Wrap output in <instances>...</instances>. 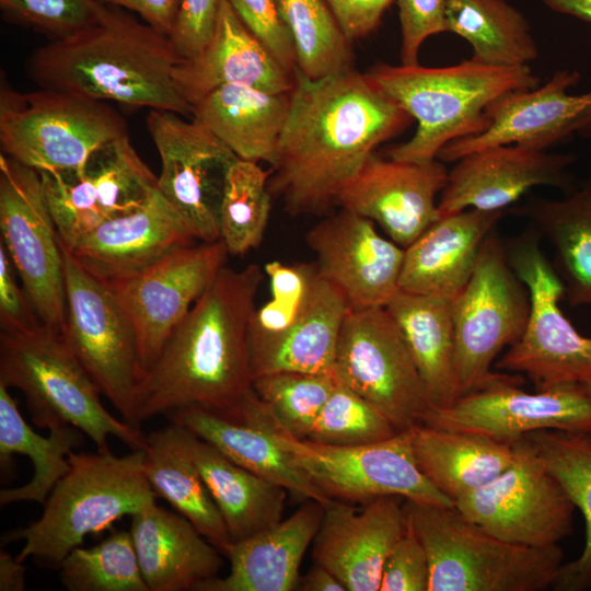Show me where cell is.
I'll use <instances>...</instances> for the list:
<instances>
[{"label":"cell","instance_id":"cell-1","mask_svg":"<svg viewBox=\"0 0 591 591\" xmlns=\"http://www.w3.org/2000/svg\"><path fill=\"white\" fill-rule=\"evenodd\" d=\"M290 96L268 187L291 216L327 213L375 149L414 121L356 69L321 80L297 71Z\"/></svg>","mask_w":591,"mask_h":591},{"label":"cell","instance_id":"cell-2","mask_svg":"<svg viewBox=\"0 0 591 591\" xmlns=\"http://www.w3.org/2000/svg\"><path fill=\"white\" fill-rule=\"evenodd\" d=\"M264 274L223 267L139 379L135 418L200 406L224 409L253 390L248 328Z\"/></svg>","mask_w":591,"mask_h":591},{"label":"cell","instance_id":"cell-3","mask_svg":"<svg viewBox=\"0 0 591 591\" xmlns=\"http://www.w3.org/2000/svg\"><path fill=\"white\" fill-rule=\"evenodd\" d=\"M183 59L170 36L104 4L89 26L38 47L27 69L40 88L192 116L173 80Z\"/></svg>","mask_w":591,"mask_h":591},{"label":"cell","instance_id":"cell-4","mask_svg":"<svg viewBox=\"0 0 591 591\" xmlns=\"http://www.w3.org/2000/svg\"><path fill=\"white\" fill-rule=\"evenodd\" d=\"M367 74L417 121L409 140L387 150V158L409 162L433 161L448 143L484 131L491 103L540 81L529 66L473 58L447 67L379 62Z\"/></svg>","mask_w":591,"mask_h":591},{"label":"cell","instance_id":"cell-5","mask_svg":"<svg viewBox=\"0 0 591 591\" xmlns=\"http://www.w3.org/2000/svg\"><path fill=\"white\" fill-rule=\"evenodd\" d=\"M69 471L47 497L40 518L2 536L1 543L23 540L16 559L59 569L63 558L88 535L111 528L155 503L159 497L144 472V450L123 456L109 451L68 455Z\"/></svg>","mask_w":591,"mask_h":591},{"label":"cell","instance_id":"cell-6","mask_svg":"<svg viewBox=\"0 0 591 591\" xmlns=\"http://www.w3.org/2000/svg\"><path fill=\"white\" fill-rule=\"evenodd\" d=\"M408 528L422 544L430 569L428 591H542L552 589L564 552L507 542L455 507L405 500Z\"/></svg>","mask_w":591,"mask_h":591},{"label":"cell","instance_id":"cell-7","mask_svg":"<svg viewBox=\"0 0 591 591\" xmlns=\"http://www.w3.org/2000/svg\"><path fill=\"white\" fill-rule=\"evenodd\" d=\"M0 383L24 394L38 428L74 426L100 452L109 451V436L131 450L146 448L147 436L104 407L97 385L62 334L48 325L0 332Z\"/></svg>","mask_w":591,"mask_h":591},{"label":"cell","instance_id":"cell-8","mask_svg":"<svg viewBox=\"0 0 591 591\" xmlns=\"http://www.w3.org/2000/svg\"><path fill=\"white\" fill-rule=\"evenodd\" d=\"M125 135L126 120L104 101L45 88L20 92L1 81L2 153L37 172L76 169Z\"/></svg>","mask_w":591,"mask_h":591},{"label":"cell","instance_id":"cell-9","mask_svg":"<svg viewBox=\"0 0 591 591\" xmlns=\"http://www.w3.org/2000/svg\"><path fill=\"white\" fill-rule=\"evenodd\" d=\"M530 225L505 243L508 260L525 285L530 314L520 339L495 363L524 373L542 391L591 382V337L581 335L559 306L564 283Z\"/></svg>","mask_w":591,"mask_h":591},{"label":"cell","instance_id":"cell-10","mask_svg":"<svg viewBox=\"0 0 591 591\" xmlns=\"http://www.w3.org/2000/svg\"><path fill=\"white\" fill-rule=\"evenodd\" d=\"M529 314L528 288L495 228L483 242L470 280L452 300L460 396L513 379L491 368L498 355L520 339Z\"/></svg>","mask_w":591,"mask_h":591},{"label":"cell","instance_id":"cell-11","mask_svg":"<svg viewBox=\"0 0 591 591\" xmlns=\"http://www.w3.org/2000/svg\"><path fill=\"white\" fill-rule=\"evenodd\" d=\"M335 374L398 431L433 408L407 344L385 308L349 309L338 337Z\"/></svg>","mask_w":591,"mask_h":591},{"label":"cell","instance_id":"cell-12","mask_svg":"<svg viewBox=\"0 0 591 591\" xmlns=\"http://www.w3.org/2000/svg\"><path fill=\"white\" fill-rule=\"evenodd\" d=\"M66 322L62 336L121 419L139 428L135 396L139 380L132 326L108 287L85 271L61 241Z\"/></svg>","mask_w":591,"mask_h":591},{"label":"cell","instance_id":"cell-13","mask_svg":"<svg viewBox=\"0 0 591 591\" xmlns=\"http://www.w3.org/2000/svg\"><path fill=\"white\" fill-rule=\"evenodd\" d=\"M278 439L297 466L331 499L367 503L380 497L454 507L417 465L410 431L361 445L300 440L280 427Z\"/></svg>","mask_w":591,"mask_h":591},{"label":"cell","instance_id":"cell-14","mask_svg":"<svg viewBox=\"0 0 591 591\" xmlns=\"http://www.w3.org/2000/svg\"><path fill=\"white\" fill-rule=\"evenodd\" d=\"M0 232L39 321L62 333L63 253L42 177L4 153L0 154Z\"/></svg>","mask_w":591,"mask_h":591},{"label":"cell","instance_id":"cell-15","mask_svg":"<svg viewBox=\"0 0 591 591\" xmlns=\"http://www.w3.org/2000/svg\"><path fill=\"white\" fill-rule=\"evenodd\" d=\"M514 460L499 476L454 507L494 535L519 545H558L573 531L575 505L526 438L513 441Z\"/></svg>","mask_w":591,"mask_h":591},{"label":"cell","instance_id":"cell-16","mask_svg":"<svg viewBox=\"0 0 591 591\" xmlns=\"http://www.w3.org/2000/svg\"><path fill=\"white\" fill-rule=\"evenodd\" d=\"M38 173L58 234L69 250L102 223L141 207L158 179L129 135L102 144L76 169Z\"/></svg>","mask_w":591,"mask_h":591},{"label":"cell","instance_id":"cell-17","mask_svg":"<svg viewBox=\"0 0 591 591\" xmlns=\"http://www.w3.org/2000/svg\"><path fill=\"white\" fill-rule=\"evenodd\" d=\"M228 254L221 240L192 244L135 275L105 283L132 326L139 379L224 267Z\"/></svg>","mask_w":591,"mask_h":591},{"label":"cell","instance_id":"cell-18","mask_svg":"<svg viewBox=\"0 0 591 591\" xmlns=\"http://www.w3.org/2000/svg\"><path fill=\"white\" fill-rule=\"evenodd\" d=\"M146 124L161 161L158 190L198 241H219L224 176L237 157L204 125L174 112L150 109Z\"/></svg>","mask_w":591,"mask_h":591},{"label":"cell","instance_id":"cell-19","mask_svg":"<svg viewBox=\"0 0 591 591\" xmlns=\"http://www.w3.org/2000/svg\"><path fill=\"white\" fill-rule=\"evenodd\" d=\"M577 70H558L543 85L519 90L487 108L488 127L442 148L438 160L454 163L472 152L499 144L549 150L575 137H591V90L571 94L580 81Z\"/></svg>","mask_w":591,"mask_h":591},{"label":"cell","instance_id":"cell-20","mask_svg":"<svg viewBox=\"0 0 591 591\" xmlns=\"http://www.w3.org/2000/svg\"><path fill=\"white\" fill-rule=\"evenodd\" d=\"M424 425L514 441L540 430L591 433V397L582 384L529 393L515 378L432 408Z\"/></svg>","mask_w":591,"mask_h":591},{"label":"cell","instance_id":"cell-21","mask_svg":"<svg viewBox=\"0 0 591 591\" xmlns=\"http://www.w3.org/2000/svg\"><path fill=\"white\" fill-rule=\"evenodd\" d=\"M306 244L317 273L349 309L384 308L401 290L405 250L381 236L366 217L340 208L306 233Z\"/></svg>","mask_w":591,"mask_h":591},{"label":"cell","instance_id":"cell-22","mask_svg":"<svg viewBox=\"0 0 591 591\" xmlns=\"http://www.w3.org/2000/svg\"><path fill=\"white\" fill-rule=\"evenodd\" d=\"M573 153L499 144L466 154L454 162L440 194V216L465 209L506 210L536 186L572 190Z\"/></svg>","mask_w":591,"mask_h":591},{"label":"cell","instance_id":"cell-23","mask_svg":"<svg viewBox=\"0 0 591 591\" xmlns=\"http://www.w3.org/2000/svg\"><path fill=\"white\" fill-rule=\"evenodd\" d=\"M448 175L438 159L409 162L373 153L343 186L336 206L376 222L406 248L440 217L437 196Z\"/></svg>","mask_w":591,"mask_h":591},{"label":"cell","instance_id":"cell-24","mask_svg":"<svg viewBox=\"0 0 591 591\" xmlns=\"http://www.w3.org/2000/svg\"><path fill=\"white\" fill-rule=\"evenodd\" d=\"M239 465L271 480L292 495L320 502L331 499L293 462L278 439V424L254 389L236 405L224 408L189 406L167 414Z\"/></svg>","mask_w":591,"mask_h":591},{"label":"cell","instance_id":"cell-25","mask_svg":"<svg viewBox=\"0 0 591 591\" xmlns=\"http://www.w3.org/2000/svg\"><path fill=\"white\" fill-rule=\"evenodd\" d=\"M398 499L380 497L361 511L333 499L313 541L314 563L329 570L347 591H380L385 560L407 528Z\"/></svg>","mask_w":591,"mask_h":591},{"label":"cell","instance_id":"cell-26","mask_svg":"<svg viewBox=\"0 0 591 591\" xmlns=\"http://www.w3.org/2000/svg\"><path fill=\"white\" fill-rule=\"evenodd\" d=\"M195 241L187 222L155 188L141 207L102 223L73 248H67L85 271L108 283L135 275Z\"/></svg>","mask_w":591,"mask_h":591},{"label":"cell","instance_id":"cell-27","mask_svg":"<svg viewBox=\"0 0 591 591\" xmlns=\"http://www.w3.org/2000/svg\"><path fill=\"white\" fill-rule=\"evenodd\" d=\"M349 306L314 265L305 297L278 331L248 334L252 378L294 371L335 375L336 349Z\"/></svg>","mask_w":591,"mask_h":591},{"label":"cell","instance_id":"cell-28","mask_svg":"<svg viewBox=\"0 0 591 591\" xmlns=\"http://www.w3.org/2000/svg\"><path fill=\"white\" fill-rule=\"evenodd\" d=\"M178 93L193 107L213 90L242 84L273 93H289L294 76L247 30L229 0H221L208 43L173 71Z\"/></svg>","mask_w":591,"mask_h":591},{"label":"cell","instance_id":"cell-29","mask_svg":"<svg viewBox=\"0 0 591 591\" xmlns=\"http://www.w3.org/2000/svg\"><path fill=\"white\" fill-rule=\"evenodd\" d=\"M324 507L308 500L271 528L218 549L230 571L201 582L195 591H291L298 589L303 556L313 543Z\"/></svg>","mask_w":591,"mask_h":591},{"label":"cell","instance_id":"cell-30","mask_svg":"<svg viewBox=\"0 0 591 591\" xmlns=\"http://www.w3.org/2000/svg\"><path fill=\"white\" fill-rule=\"evenodd\" d=\"M505 212L470 208L440 216L404 248L399 289L453 300L470 280L484 240Z\"/></svg>","mask_w":591,"mask_h":591},{"label":"cell","instance_id":"cell-31","mask_svg":"<svg viewBox=\"0 0 591 591\" xmlns=\"http://www.w3.org/2000/svg\"><path fill=\"white\" fill-rule=\"evenodd\" d=\"M130 533L149 591L196 590L222 566L215 544L185 517L157 502L131 515Z\"/></svg>","mask_w":591,"mask_h":591},{"label":"cell","instance_id":"cell-32","mask_svg":"<svg viewBox=\"0 0 591 591\" xmlns=\"http://www.w3.org/2000/svg\"><path fill=\"white\" fill-rule=\"evenodd\" d=\"M290 94L225 84L195 104L192 116L239 159L271 165L288 118Z\"/></svg>","mask_w":591,"mask_h":591},{"label":"cell","instance_id":"cell-33","mask_svg":"<svg viewBox=\"0 0 591 591\" xmlns=\"http://www.w3.org/2000/svg\"><path fill=\"white\" fill-rule=\"evenodd\" d=\"M409 431L420 471L454 505L490 483L514 460L513 441L424 424Z\"/></svg>","mask_w":591,"mask_h":591},{"label":"cell","instance_id":"cell-34","mask_svg":"<svg viewBox=\"0 0 591 591\" xmlns=\"http://www.w3.org/2000/svg\"><path fill=\"white\" fill-rule=\"evenodd\" d=\"M188 447L230 541L246 538L282 520L286 488L239 465L192 431Z\"/></svg>","mask_w":591,"mask_h":591},{"label":"cell","instance_id":"cell-35","mask_svg":"<svg viewBox=\"0 0 591 591\" xmlns=\"http://www.w3.org/2000/svg\"><path fill=\"white\" fill-rule=\"evenodd\" d=\"M398 326L433 408L460 397L452 299L399 290L384 306Z\"/></svg>","mask_w":591,"mask_h":591},{"label":"cell","instance_id":"cell-36","mask_svg":"<svg viewBox=\"0 0 591 591\" xmlns=\"http://www.w3.org/2000/svg\"><path fill=\"white\" fill-rule=\"evenodd\" d=\"M555 253V269L571 306H591V164L559 199L535 198L514 209Z\"/></svg>","mask_w":591,"mask_h":591},{"label":"cell","instance_id":"cell-37","mask_svg":"<svg viewBox=\"0 0 591 591\" xmlns=\"http://www.w3.org/2000/svg\"><path fill=\"white\" fill-rule=\"evenodd\" d=\"M189 430L172 422L147 436L144 472L159 497L218 548L230 542L223 519L188 447Z\"/></svg>","mask_w":591,"mask_h":591},{"label":"cell","instance_id":"cell-38","mask_svg":"<svg viewBox=\"0 0 591 591\" xmlns=\"http://www.w3.org/2000/svg\"><path fill=\"white\" fill-rule=\"evenodd\" d=\"M84 433L71 425L55 426L49 436L35 432L22 417L9 389L0 383V466L12 472L13 456H27L34 468L24 485L0 490L1 507L15 502L44 505L55 485L70 468L68 455L84 443Z\"/></svg>","mask_w":591,"mask_h":591},{"label":"cell","instance_id":"cell-39","mask_svg":"<svg viewBox=\"0 0 591 591\" xmlns=\"http://www.w3.org/2000/svg\"><path fill=\"white\" fill-rule=\"evenodd\" d=\"M448 32L465 39L473 59L494 66H529L538 57L531 26L506 0H451Z\"/></svg>","mask_w":591,"mask_h":591},{"label":"cell","instance_id":"cell-40","mask_svg":"<svg viewBox=\"0 0 591 591\" xmlns=\"http://www.w3.org/2000/svg\"><path fill=\"white\" fill-rule=\"evenodd\" d=\"M560 484L586 523L584 547L578 558L564 563L552 587L559 591L591 589V434L540 430L525 436Z\"/></svg>","mask_w":591,"mask_h":591},{"label":"cell","instance_id":"cell-41","mask_svg":"<svg viewBox=\"0 0 591 591\" xmlns=\"http://www.w3.org/2000/svg\"><path fill=\"white\" fill-rule=\"evenodd\" d=\"M279 4L302 77L321 80L354 69L351 42L325 0H279Z\"/></svg>","mask_w":591,"mask_h":591},{"label":"cell","instance_id":"cell-42","mask_svg":"<svg viewBox=\"0 0 591 591\" xmlns=\"http://www.w3.org/2000/svg\"><path fill=\"white\" fill-rule=\"evenodd\" d=\"M270 171L236 158L227 169L220 204V240L230 255L241 256L263 240L270 213Z\"/></svg>","mask_w":591,"mask_h":591},{"label":"cell","instance_id":"cell-43","mask_svg":"<svg viewBox=\"0 0 591 591\" xmlns=\"http://www.w3.org/2000/svg\"><path fill=\"white\" fill-rule=\"evenodd\" d=\"M58 571L69 591H149L130 531H116L93 547L73 548Z\"/></svg>","mask_w":591,"mask_h":591},{"label":"cell","instance_id":"cell-44","mask_svg":"<svg viewBox=\"0 0 591 591\" xmlns=\"http://www.w3.org/2000/svg\"><path fill=\"white\" fill-rule=\"evenodd\" d=\"M338 380L335 375L280 371L253 379V389L279 427L305 440Z\"/></svg>","mask_w":591,"mask_h":591},{"label":"cell","instance_id":"cell-45","mask_svg":"<svg viewBox=\"0 0 591 591\" xmlns=\"http://www.w3.org/2000/svg\"><path fill=\"white\" fill-rule=\"evenodd\" d=\"M399 432L371 403L338 382L305 440L331 445H361Z\"/></svg>","mask_w":591,"mask_h":591},{"label":"cell","instance_id":"cell-46","mask_svg":"<svg viewBox=\"0 0 591 591\" xmlns=\"http://www.w3.org/2000/svg\"><path fill=\"white\" fill-rule=\"evenodd\" d=\"M104 3L99 0H0L3 16L59 39L92 24Z\"/></svg>","mask_w":591,"mask_h":591},{"label":"cell","instance_id":"cell-47","mask_svg":"<svg viewBox=\"0 0 591 591\" xmlns=\"http://www.w3.org/2000/svg\"><path fill=\"white\" fill-rule=\"evenodd\" d=\"M247 30L291 74L297 72L296 50L279 0H229Z\"/></svg>","mask_w":591,"mask_h":591},{"label":"cell","instance_id":"cell-48","mask_svg":"<svg viewBox=\"0 0 591 591\" xmlns=\"http://www.w3.org/2000/svg\"><path fill=\"white\" fill-rule=\"evenodd\" d=\"M451 0H396L401 24V63H419L424 42L448 32V9Z\"/></svg>","mask_w":591,"mask_h":591},{"label":"cell","instance_id":"cell-49","mask_svg":"<svg viewBox=\"0 0 591 591\" xmlns=\"http://www.w3.org/2000/svg\"><path fill=\"white\" fill-rule=\"evenodd\" d=\"M429 580L426 551L407 525L385 560L380 591H428Z\"/></svg>","mask_w":591,"mask_h":591},{"label":"cell","instance_id":"cell-50","mask_svg":"<svg viewBox=\"0 0 591 591\" xmlns=\"http://www.w3.org/2000/svg\"><path fill=\"white\" fill-rule=\"evenodd\" d=\"M220 2L221 0H181L170 38L184 59L194 57L208 43Z\"/></svg>","mask_w":591,"mask_h":591},{"label":"cell","instance_id":"cell-51","mask_svg":"<svg viewBox=\"0 0 591 591\" xmlns=\"http://www.w3.org/2000/svg\"><path fill=\"white\" fill-rule=\"evenodd\" d=\"M15 267L0 243V326L1 331L33 329L39 321L24 288L18 285Z\"/></svg>","mask_w":591,"mask_h":591},{"label":"cell","instance_id":"cell-52","mask_svg":"<svg viewBox=\"0 0 591 591\" xmlns=\"http://www.w3.org/2000/svg\"><path fill=\"white\" fill-rule=\"evenodd\" d=\"M347 38L352 42L376 30L393 0H325Z\"/></svg>","mask_w":591,"mask_h":591},{"label":"cell","instance_id":"cell-53","mask_svg":"<svg viewBox=\"0 0 591 591\" xmlns=\"http://www.w3.org/2000/svg\"><path fill=\"white\" fill-rule=\"evenodd\" d=\"M140 15L142 21L157 31L171 36L181 7V0H99Z\"/></svg>","mask_w":591,"mask_h":591},{"label":"cell","instance_id":"cell-54","mask_svg":"<svg viewBox=\"0 0 591 591\" xmlns=\"http://www.w3.org/2000/svg\"><path fill=\"white\" fill-rule=\"evenodd\" d=\"M25 589V567L8 552H0V591H23Z\"/></svg>","mask_w":591,"mask_h":591},{"label":"cell","instance_id":"cell-55","mask_svg":"<svg viewBox=\"0 0 591 591\" xmlns=\"http://www.w3.org/2000/svg\"><path fill=\"white\" fill-rule=\"evenodd\" d=\"M298 590L346 591V588L329 570L314 563L304 576H300Z\"/></svg>","mask_w":591,"mask_h":591},{"label":"cell","instance_id":"cell-56","mask_svg":"<svg viewBox=\"0 0 591 591\" xmlns=\"http://www.w3.org/2000/svg\"><path fill=\"white\" fill-rule=\"evenodd\" d=\"M551 10L591 23V0H542Z\"/></svg>","mask_w":591,"mask_h":591},{"label":"cell","instance_id":"cell-57","mask_svg":"<svg viewBox=\"0 0 591 591\" xmlns=\"http://www.w3.org/2000/svg\"><path fill=\"white\" fill-rule=\"evenodd\" d=\"M588 395L591 397V382L582 384ZM591 434V433H590Z\"/></svg>","mask_w":591,"mask_h":591}]
</instances>
